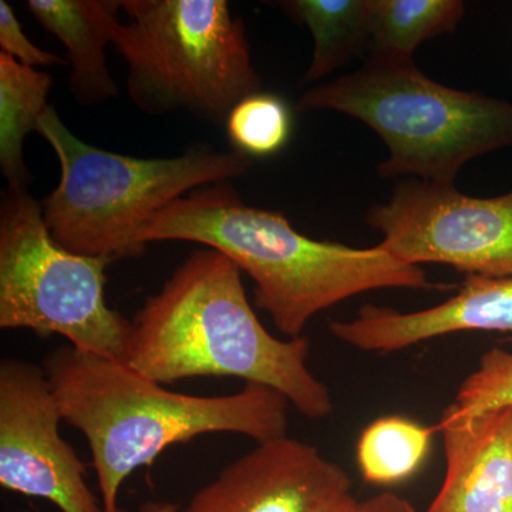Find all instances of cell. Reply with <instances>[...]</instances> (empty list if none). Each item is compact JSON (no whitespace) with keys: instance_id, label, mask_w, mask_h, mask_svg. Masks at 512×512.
I'll use <instances>...</instances> for the list:
<instances>
[{"instance_id":"6da1fadb","label":"cell","mask_w":512,"mask_h":512,"mask_svg":"<svg viewBox=\"0 0 512 512\" xmlns=\"http://www.w3.org/2000/svg\"><path fill=\"white\" fill-rule=\"evenodd\" d=\"M241 274L215 249L192 252L130 320L123 362L161 384L238 377L271 387L308 419H325L332 394L309 369V339L271 335Z\"/></svg>"},{"instance_id":"5b68a950","label":"cell","mask_w":512,"mask_h":512,"mask_svg":"<svg viewBox=\"0 0 512 512\" xmlns=\"http://www.w3.org/2000/svg\"><path fill=\"white\" fill-rule=\"evenodd\" d=\"M299 111L333 110L367 124L389 157L380 177L454 184L461 168L512 146V103L434 82L413 59L369 55L355 72L308 90Z\"/></svg>"},{"instance_id":"44dd1931","label":"cell","mask_w":512,"mask_h":512,"mask_svg":"<svg viewBox=\"0 0 512 512\" xmlns=\"http://www.w3.org/2000/svg\"><path fill=\"white\" fill-rule=\"evenodd\" d=\"M323 512H416V510L406 498L387 491L366 500H357L352 494H348Z\"/></svg>"},{"instance_id":"7c38bea8","label":"cell","mask_w":512,"mask_h":512,"mask_svg":"<svg viewBox=\"0 0 512 512\" xmlns=\"http://www.w3.org/2000/svg\"><path fill=\"white\" fill-rule=\"evenodd\" d=\"M439 429L446 476L426 512H512V407L466 414L451 403Z\"/></svg>"},{"instance_id":"2e32d148","label":"cell","mask_w":512,"mask_h":512,"mask_svg":"<svg viewBox=\"0 0 512 512\" xmlns=\"http://www.w3.org/2000/svg\"><path fill=\"white\" fill-rule=\"evenodd\" d=\"M464 12L461 0H375L369 55L413 59L421 43L454 32Z\"/></svg>"},{"instance_id":"7a4b0ae2","label":"cell","mask_w":512,"mask_h":512,"mask_svg":"<svg viewBox=\"0 0 512 512\" xmlns=\"http://www.w3.org/2000/svg\"><path fill=\"white\" fill-rule=\"evenodd\" d=\"M161 241L197 242L227 255L254 281L256 308L288 339L302 338L316 315L360 293L443 289L380 244L359 249L306 237L281 212L245 204L228 183L192 191L161 211L143 244Z\"/></svg>"},{"instance_id":"5bb4252c","label":"cell","mask_w":512,"mask_h":512,"mask_svg":"<svg viewBox=\"0 0 512 512\" xmlns=\"http://www.w3.org/2000/svg\"><path fill=\"white\" fill-rule=\"evenodd\" d=\"M278 5L313 37L303 83L318 82L372 46L375 0H288Z\"/></svg>"},{"instance_id":"ba28073f","label":"cell","mask_w":512,"mask_h":512,"mask_svg":"<svg viewBox=\"0 0 512 512\" xmlns=\"http://www.w3.org/2000/svg\"><path fill=\"white\" fill-rule=\"evenodd\" d=\"M380 245L406 264H444L467 276H512V191L491 198L454 184L403 181L367 211Z\"/></svg>"},{"instance_id":"277c9868","label":"cell","mask_w":512,"mask_h":512,"mask_svg":"<svg viewBox=\"0 0 512 512\" xmlns=\"http://www.w3.org/2000/svg\"><path fill=\"white\" fill-rule=\"evenodd\" d=\"M36 133L60 164L59 184L40 204L50 234L67 251L111 261L143 255V234L168 205L242 177L252 165L237 150L171 158L111 153L74 136L52 106Z\"/></svg>"},{"instance_id":"9a60e30c","label":"cell","mask_w":512,"mask_h":512,"mask_svg":"<svg viewBox=\"0 0 512 512\" xmlns=\"http://www.w3.org/2000/svg\"><path fill=\"white\" fill-rule=\"evenodd\" d=\"M52 86L49 73L0 52V170L8 188L28 190L32 181L23 144L49 109Z\"/></svg>"},{"instance_id":"9c48e42d","label":"cell","mask_w":512,"mask_h":512,"mask_svg":"<svg viewBox=\"0 0 512 512\" xmlns=\"http://www.w3.org/2000/svg\"><path fill=\"white\" fill-rule=\"evenodd\" d=\"M62 413L43 367L0 363V485L42 498L62 512H104L86 481V467L60 436Z\"/></svg>"},{"instance_id":"7402d4cb","label":"cell","mask_w":512,"mask_h":512,"mask_svg":"<svg viewBox=\"0 0 512 512\" xmlns=\"http://www.w3.org/2000/svg\"><path fill=\"white\" fill-rule=\"evenodd\" d=\"M140 512H180L173 503L168 501H148L141 505Z\"/></svg>"},{"instance_id":"30bf717a","label":"cell","mask_w":512,"mask_h":512,"mask_svg":"<svg viewBox=\"0 0 512 512\" xmlns=\"http://www.w3.org/2000/svg\"><path fill=\"white\" fill-rule=\"evenodd\" d=\"M350 488L342 467L315 446L285 436L229 464L183 512H323Z\"/></svg>"},{"instance_id":"3957f363","label":"cell","mask_w":512,"mask_h":512,"mask_svg":"<svg viewBox=\"0 0 512 512\" xmlns=\"http://www.w3.org/2000/svg\"><path fill=\"white\" fill-rule=\"evenodd\" d=\"M42 367L63 421L89 441L104 512H126L119 503L124 481L174 444L208 433L259 444L288 429V400L261 384L227 396L171 392L119 359L70 345L52 350Z\"/></svg>"},{"instance_id":"ffe728a7","label":"cell","mask_w":512,"mask_h":512,"mask_svg":"<svg viewBox=\"0 0 512 512\" xmlns=\"http://www.w3.org/2000/svg\"><path fill=\"white\" fill-rule=\"evenodd\" d=\"M0 47L2 53L29 67L62 66L67 60L39 49L30 42L8 2L0 0Z\"/></svg>"},{"instance_id":"8fae6325","label":"cell","mask_w":512,"mask_h":512,"mask_svg":"<svg viewBox=\"0 0 512 512\" xmlns=\"http://www.w3.org/2000/svg\"><path fill=\"white\" fill-rule=\"evenodd\" d=\"M336 339L363 352H397L457 332L508 333L512 336V276H467L456 295L433 308L399 312L366 305L355 319L333 320Z\"/></svg>"},{"instance_id":"ac0fdd59","label":"cell","mask_w":512,"mask_h":512,"mask_svg":"<svg viewBox=\"0 0 512 512\" xmlns=\"http://www.w3.org/2000/svg\"><path fill=\"white\" fill-rule=\"evenodd\" d=\"M225 124L229 140L239 153L249 158L268 157L288 143L292 116L281 97L259 92L239 101Z\"/></svg>"},{"instance_id":"4fadbf2b","label":"cell","mask_w":512,"mask_h":512,"mask_svg":"<svg viewBox=\"0 0 512 512\" xmlns=\"http://www.w3.org/2000/svg\"><path fill=\"white\" fill-rule=\"evenodd\" d=\"M26 9L66 47L70 92L77 103L94 106L117 97L106 49L121 25L123 0H29Z\"/></svg>"},{"instance_id":"e0dca14e","label":"cell","mask_w":512,"mask_h":512,"mask_svg":"<svg viewBox=\"0 0 512 512\" xmlns=\"http://www.w3.org/2000/svg\"><path fill=\"white\" fill-rule=\"evenodd\" d=\"M433 433L406 417L373 421L357 443V463L365 481L393 485L414 476L429 456Z\"/></svg>"},{"instance_id":"8992f818","label":"cell","mask_w":512,"mask_h":512,"mask_svg":"<svg viewBox=\"0 0 512 512\" xmlns=\"http://www.w3.org/2000/svg\"><path fill=\"white\" fill-rule=\"evenodd\" d=\"M113 46L127 64V92L150 116L188 111L222 123L261 92L244 20L225 0H123Z\"/></svg>"},{"instance_id":"d6986e66","label":"cell","mask_w":512,"mask_h":512,"mask_svg":"<svg viewBox=\"0 0 512 512\" xmlns=\"http://www.w3.org/2000/svg\"><path fill=\"white\" fill-rule=\"evenodd\" d=\"M460 412L481 414L512 407V352L493 348L461 383L453 402Z\"/></svg>"},{"instance_id":"52a82bcc","label":"cell","mask_w":512,"mask_h":512,"mask_svg":"<svg viewBox=\"0 0 512 512\" xmlns=\"http://www.w3.org/2000/svg\"><path fill=\"white\" fill-rule=\"evenodd\" d=\"M111 259L67 251L50 234L28 190L6 188L0 201V328L47 338L123 362L130 320L104 296Z\"/></svg>"}]
</instances>
